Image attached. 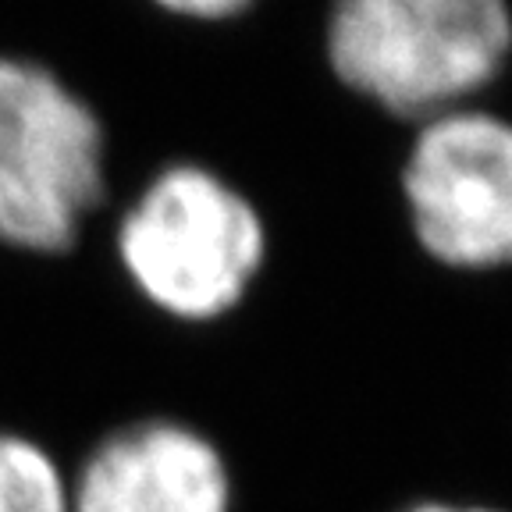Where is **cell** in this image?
Masks as SVG:
<instances>
[{"mask_svg":"<svg viewBox=\"0 0 512 512\" xmlns=\"http://www.w3.org/2000/svg\"><path fill=\"white\" fill-rule=\"evenodd\" d=\"M402 512H505L495 505H470V502H441V498H424V502L409 505Z\"/></svg>","mask_w":512,"mask_h":512,"instance_id":"8","label":"cell"},{"mask_svg":"<svg viewBox=\"0 0 512 512\" xmlns=\"http://www.w3.org/2000/svg\"><path fill=\"white\" fill-rule=\"evenodd\" d=\"M107 200V128L57 68L0 50V249L68 256Z\"/></svg>","mask_w":512,"mask_h":512,"instance_id":"3","label":"cell"},{"mask_svg":"<svg viewBox=\"0 0 512 512\" xmlns=\"http://www.w3.org/2000/svg\"><path fill=\"white\" fill-rule=\"evenodd\" d=\"M72 470V512H232L224 452L175 416H139L104 431Z\"/></svg>","mask_w":512,"mask_h":512,"instance_id":"5","label":"cell"},{"mask_svg":"<svg viewBox=\"0 0 512 512\" xmlns=\"http://www.w3.org/2000/svg\"><path fill=\"white\" fill-rule=\"evenodd\" d=\"M0 512H72V470L47 438L0 420Z\"/></svg>","mask_w":512,"mask_h":512,"instance_id":"6","label":"cell"},{"mask_svg":"<svg viewBox=\"0 0 512 512\" xmlns=\"http://www.w3.org/2000/svg\"><path fill=\"white\" fill-rule=\"evenodd\" d=\"M402 203L416 246L463 274L512 267V121L456 107L420 121L402 160Z\"/></svg>","mask_w":512,"mask_h":512,"instance_id":"4","label":"cell"},{"mask_svg":"<svg viewBox=\"0 0 512 512\" xmlns=\"http://www.w3.org/2000/svg\"><path fill=\"white\" fill-rule=\"evenodd\" d=\"M114 256L150 310L210 324L239 310L267 260V224L239 185L200 160L153 171L114 224Z\"/></svg>","mask_w":512,"mask_h":512,"instance_id":"2","label":"cell"},{"mask_svg":"<svg viewBox=\"0 0 512 512\" xmlns=\"http://www.w3.org/2000/svg\"><path fill=\"white\" fill-rule=\"evenodd\" d=\"M324 57L349 93L392 118L470 107L512 61L509 0H331Z\"/></svg>","mask_w":512,"mask_h":512,"instance_id":"1","label":"cell"},{"mask_svg":"<svg viewBox=\"0 0 512 512\" xmlns=\"http://www.w3.org/2000/svg\"><path fill=\"white\" fill-rule=\"evenodd\" d=\"M150 4L185 22H228V18L246 15L256 0H150Z\"/></svg>","mask_w":512,"mask_h":512,"instance_id":"7","label":"cell"}]
</instances>
